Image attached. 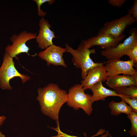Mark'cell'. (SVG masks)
<instances>
[{"label":"cell","mask_w":137,"mask_h":137,"mask_svg":"<svg viewBox=\"0 0 137 137\" xmlns=\"http://www.w3.org/2000/svg\"><path fill=\"white\" fill-rule=\"evenodd\" d=\"M37 97L43 114L56 121H59L60 110L68 100V94L56 84L50 83L37 90Z\"/></svg>","instance_id":"obj_1"},{"label":"cell","mask_w":137,"mask_h":137,"mask_svg":"<svg viewBox=\"0 0 137 137\" xmlns=\"http://www.w3.org/2000/svg\"><path fill=\"white\" fill-rule=\"evenodd\" d=\"M66 52L72 55V61L75 67L81 70V77L84 79L90 69L100 64L101 63L95 62L90 57L91 54L96 53L94 49L87 48L82 42L76 49H74L67 43L65 44Z\"/></svg>","instance_id":"obj_2"},{"label":"cell","mask_w":137,"mask_h":137,"mask_svg":"<svg viewBox=\"0 0 137 137\" xmlns=\"http://www.w3.org/2000/svg\"><path fill=\"white\" fill-rule=\"evenodd\" d=\"M81 84H76L69 90L68 94L67 105L74 110L81 108L88 115L92 113L93 110L91 101L92 95L85 94Z\"/></svg>","instance_id":"obj_3"},{"label":"cell","mask_w":137,"mask_h":137,"mask_svg":"<svg viewBox=\"0 0 137 137\" xmlns=\"http://www.w3.org/2000/svg\"><path fill=\"white\" fill-rule=\"evenodd\" d=\"M20 77L23 83L29 80L30 77L22 74L15 68L13 58L5 52L2 64L0 67V88L3 90L12 89L9 81L14 77Z\"/></svg>","instance_id":"obj_4"},{"label":"cell","mask_w":137,"mask_h":137,"mask_svg":"<svg viewBox=\"0 0 137 137\" xmlns=\"http://www.w3.org/2000/svg\"><path fill=\"white\" fill-rule=\"evenodd\" d=\"M130 35L122 43L116 46L104 49L101 52V55L110 60L120 59L126 55L130 49L137 44V29L135 28L130 31Z\"/></svg>","instance_id":"obj_5"},{"label":"cell","mask_w":137,"mask_h":137,"mask_svg":"<svg viewBox=\"0 0 137 137\" xmlns=\"http://www.w3.org/2000/svg\"><path fill=\"white\" fill-rule=\"evenodd\" d=\"M37 36V33L28 32L26 31H23L18 35H13L10 38L12 44L7 46L5 52L13 58L22 53H26L30 55L28 53L30 48L26 43L29 40L36 39Z\"/></svg>","instance_id":"obj_6"},{"label":"cell","mask_w":137,"mask_h":137,"mask_svg":"<svg viewBox=\"0 0 137 137\" xmlns=\"http://www.w3.org/2000/svg\"><path fill=\"white\" fill-rule=\"evenodd\" d=\"M136 22L135 19L131 15L127 14L118 19L106 22L97 34L109 35L117 38L123 34L128 26Z\"/></svg>","instance_id":"obj_7"},{"label":"cell","mask_w":137,"mask_h":137,"mask_svg":"<svg viewBox=\"0 0 137 137\" xmlns=\"http://www.w3.org/2000/svg\"><path fill=\"white\" fill-rule=\"evenodd\" d=\"M134 66L132 60L123 61L120 59H117L108 60L105 66L108 77H111L121 74L131 76L137 75V71L133 67Z\"/></svg>","instance_id":"obj_8"},{"label":"cell","mask_w":137,"mask_h":137,"mask_svg":"<svg viewBox=\"0 0 137 137\" xmlns=\"http://www.w3.org/2000/svg\"><path fill=\"white\" fill-rule=\"evenodd\" d=\"M66 52V49L54 44L40 52L38 56L42 59L45 61L47 66L52 64L55 66H61L66 67L67 65L63 58V54Z\"/></svg>","instance_id":"obj_9"},{"label":"cell","mask_w":137,"mask_h":137,"mask_svg":"<svg viewBox=\"0 0 137 137\" xmlns=\"http://www.w3.org/2000/svg\"><path fill=\"white\" fill-rule=\"evenodd\" d=\"M123 34L119 37L115 38L107 34H100L91 37L82 42L88 49L94 46H98L101 49H106L114 47L119 43L125 37Z\"/></svg>","instance_id":"obj_10"},{"label":"cell","mask_w":137,"mask_h":137,"mask_svg":"<svg viewBox=\"0 0 137 137\" xmlns=\"http://www.w3.org/2000/svg\"><path fill=\"white\" fill-rule=\"evenodd\" d=\"M39 33L36 38L40 48L45 49L54 44L53 39L56 37L54 32L50 29L51 26L48 21L42 17L39 21Z\"/></svg>","instance_id":"obj_11"},{"label":"cell","mask_w":137,"mask_h":137,"mask_svg":"<svg viewBox=\"0 0 137 137\" xmlns=\"http://www.w3.org/2000/svg\"><path fill=\"white\" fill-rule=\"evenodd\" d=\"M108 77V74L105 66L101 63L89 70L86 77L81 81V84L84 90L90 89L97 82L106 81Z\"/></svg>","instance_id":"obj_12"},{"label":"cell","mask_w":137,"mask_h":137,"mask_svg":"<svg viewBox=\"0 0 137 137\" xmlns=\"http://www.w3.org/2000/svg\"><path fill=\"white\" fill-rule=\"evenodd\" d=\"M106 83L113 89L132 85L137 86V75H118L108 77Z\"/></svg>","instance_id":"obj_13"},{"label":"cell","mask_w":137,"mask_h":137,"mask_svg":"<svg viewBox=\"0 0 137 137\" xmlns=\"http://www.w3.org/2000/svg\"><path fill=\"white\" fill-rule=\"evenodd\" d=\"M90 89L93 94L91 97V101L92 104L95 101L101 100L105 101L106 98L109 96H122L116 93L115 90L107 89L103 85L102 81H100L94 84Z\"/></svg>","instance_id":"obj_14"},{"label":"cell","mask_w":137,"mask_h":137,"mask_svg":"<svg viewBox=\"0 0 137 137\" xmlns=\"http://www.w3.org/2000/svg\"><path fill=\"white\" fill-rule=\"evenodd\" d=\"M109 107L112 115L117 116L122 113L128 115L132 111L130 107L122 100L119 102L112 101L109 103Z\"/></svg>","instance_id":"obj_15"},{"label":"cell","mask_w":137,"mask_h":137,"mask_svg":"<svg viewBox=\"0 0 137 137\" xmlns=\"http://www.w3.org/2000/svg\"><path fill=\"white\" fill-rule=\"evenodd\" d=\"M113 89L117 94L122 96L137 98V86L132 85Z\"/></svg>","instance_id":"obj_16"},{"label":"cell","mask_w":137,"mask_h":137,"mask_svg":"<svg viewBox=\"0 0 137 137\" xmlns=\"http://www.w3.org/2000/svg\"><path fill=\"white\" fill-rule=\"evenodd\" d=\"M127 117L130 120L131 123L130 129L128 133L131 136L137 137V113L132 111L127 115Z\"/></svg>","instance_id":"obj_17"},{"label":"cell","mask_w":137,"mask_h":137,"mask_svg":"<svg viewBox=\"0 0 137 137\" xmlns=\"http://www.w3.org/2000/svg\"><path fill=\"white\" fill-rule=\"evenodd\" d=\"M57 127L56 128L51 127L50 128L54 129L58 133L57 135L55 136H52L51 137H79L74 135H68L62 132L60 130L59 121H56ZM106 131L105 130L101 129L97 132V133L91 137H94L95 136L102 135Z\"/></svg>","instance_id":"obj_18"},{"label":"cell","mask_w":137,"mask_h":137,"mask_svg":"<svg viewBox=\"0 0 137 137\" xmlns=\"http://www.w3.org/2000/svg\"><path fill=\"white\" fill-rule=\"evenodd\" d=\"M120 97L121 98L122 100L129 104L132 111L137 113V98H130L124 96Z\"/></svg>","instance_id":"obj_19"},{"label":"cell","mask_w":137,"mask_h":137,"mask_svg":"<svg viewBox=\"0 0 137 137\" xmlns=\"http://www.w3.org/2000/svg\"><path fill=\"white\" fill-rule=\"evenodd\" d=\"M33 1L35 2L37 5L38 15L40 16L43 17L45 16L47 13L41 10L40 8L41 5L47 2L49 5H52L55 1L54 0H34Z\"/></svg>","instance_id":"obj_20"},{"label":"cell","mask_w":137,"mask_h":137,"mask_svg":"<svg viewBox=\"0 0 137 137\" xmlns=\"http://www.w3.org/2000/svg\"><path fill=\"white\" fill-rule=\"evenodd\" d=\"M126 55L128 56L130 60L133 61L134 65L137 63V44L129 50Z\"/></svg>","instance_id":"obj_21"},{"label":"cell","mask_w":137,"mask_h":137,"mask_svg":"<svg viewBox=\"0 0 137 137\" xmlns=\"http://www.w3.org/2000/svg\"><path fill=\"white\" fill-rule=\"evenodd\" d=\"M128 14L131 15L137 21V0L134 1L133 4L128 11Z\"/></svg>","instance_id":"obj_22"},{"label":"cell","mask_w":137,"mask_h":137,"mask_svg":"<svg viewBox=\"0 0 137 137\" xmlns=\"http://www.w3.org/2000/svg\"><path fill=\"white\" fill-rule=\"evenodd\" d=\"M126 0H108V2L110 5L114 7H120L124 4Z\"/></svg>","instance_id":"obj_23"},{"label":"cell","mask_w":137,"mask_h":137,"mask_svg":"<svg viewBox=\"0 0 137 137\" xmlns=\"http://www.w3.org/2000/svg\"><path fill=\"white\" fill-rule=\"evenodd\" d=\"M6 119V117L4 115L0 116V126L3 124Z\"/></svg>","instance_id":"obj_24"},{"label":"cell","mask_w":137,"mask_h":137,"mask_svg":"<svg viewBox=\"0 0 137 137\" xmlns=\"http://www.w3.org/2000/svg\"><path fill=\"white\" fill-rule=\"evenodd\" d=\"M110 133L108 131H107L105 132V133L103 134H102L100 137H107L110 134Z\"/></svg>","instance_id":"obj_25"},{"label":"cell","mask_w":137,"mask_h":137,"mask_svg":"<svg viewBox=\"0 0 137 137\" xmlns=\"http://www.w3.org/2000/svg\"><path fill=\"white\" fill-rule=\"evenodd\" d=\"M0 137H5V136L0 131Z\"/></svg>","instance_id":"obj_26"},{"label":"cell","mask_w":137,"mask_h":137,"mask_svg":"<svg viewBox=\"0 0 137 137\" xmlns=\"http://www.w3.org/2000/svg\"><path fill=\"white\" fill-rule=\"evenodd\" d=\"M109 137H113L110 134L109 135Z\"/></svg>","instance_id":"obj_27"}]
</instances>
